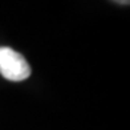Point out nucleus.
Segmentation results:
<instances>
[{
    "label": "nucleus",
    "instance_id": "1",
    "mask_svg": "<svg viewBox=\"0 0 130 130\" xmlns=\"http://www.w3.org/2000/svg\"><path fill=\"white\" fill-rule=\"evenodd\" d=\"M0 74L9 81H23L31 76V67L19 52L0 46Z\"/></svg>",
    "mask_w": 130,
    "mask_h": 130
},
{
    "label": "nucleus",
    "instance_id": "2",
    "mask_svg": "<svg viewBox=\"0 0 130 130\" xmlns=\"http://www.w3.org/2000/svg\"><path fill=\"white\" fill-rule=\"evenodd\" d=\"M111 2H114V3H118V4H122V5H129L130 0H111Z\"/></svg>",
    "mask_w": 130,
    "mask_h": 130
}]
</instances>
